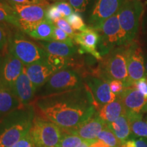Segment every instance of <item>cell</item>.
Instances as JSON below:
<instances>
[{
	"label": "cell",
	"mask_w": 147,
	"mask_h": 147,
	"mask_svg": "<svg viewBox=\"0 0 147 147\" xmlns=\"http://www.w3.org/2000/svg\"><path fill=\"white\" fill-rule=\"evenodd\" d=\"M2 61H3V60H1V59H0V69H1V64H2Z\"/></svg>",
	"instance_id": "cell-47"
},
{
	"label": "cell",
	"mask_w": 147,
	"mask_h": 147,
	"mask_svg": "<svg viewBox=\"0 0 147 147\" xmlns=\"http://www.w3.org/2000/svg\"><path fill=\"white\" fill-rule=\"evenodd\" d=\"M97 139L105 142L110 147H121L122 143L110 129L108 125L99 134Z\"/></svg>",
	"instance_id": "cell-27"
},
{
	"label": "cell",
	"mask_w": 147,
	"mask_h": 147,
	"mask_svg": "<svg viewBox=\"0 0 147 147\" xmlns=\"http://www.w3.org/2000/svg\"><path fill=\"white\" fill-rule=\"evenodd\" d=\"M125 113L126 112L122 102L119 97L117 96L115 101L102 106L98 110L97 115L106 124L109 125Z\"/></svg>",
	"instance_id": "cell-21"
},
{
	"label": "cell",
	"mask_w": 147,
	"mask_h": 147,
	"mask_svg": "<svg viewBox=\"0 0 147 147\" xmlns=\"http://www.w3.org/2000/svg\"><path fill=\"white\" fill-rule=\"evenodd\" d=\"M127 45L117 47L103 57L101 63L96 68L95 77L108 82L119 80L123 82L125 88L131 87L127 65Z\"/></svg>",
	"instance_id": "cell-3"
},
{
	"label": "cell",
	"mask_w": 147,
	"mask_h": 147,
	"mask_svg": "<svg viewBox=\"0 0 147 147\" xmlns=\"http://www.w3.org/2000/svg\"><path fill=\"white\" fill-rule=\"evenodd\" d=\"M8 46V53L18 58L25 65L47 61L49 55L40 46L19 34L9 38Z\"/></svg>",
	"instance_id": "cell-5"
},
{
	"label": "cell",
	"mask_w": 147,
	"mask_h": 147,
	"mask_svg": "<svg viewBox=\"0 0 147 147\" xmlns=\"http://www.w3.org/2000/svg\"><path fill=\"white\" fill-rule=\"evenodd\" d=\"M96 140H84V142L82 143V144L78 147H89L90 145L93 142H95Z\"/></svg>",
	"instance_id": "cell-43"
},
{
	"label": "cell",
	"mask_w": 147,
	"mask_h": 147,
	"mask_svg": "<svg viewBox=\"0 0 147 147\" xmlns=\"http://www.w3.org/2000/svg\"><path fill=\"white\" fill-rule=\"evenodd\" d=\"M90 0H69V4L72 7L74 12L82 13L87 10Z\"/></svg>",
	"instance_id": "cell-32"
},
{
	"label": "cell",
	"mask_w": 147,
	"mask_h": 147,
	"mask_svg": "<svg viewBox=\"0 0 147 147\" xmlns=\"http://www.w3.org/2000/svg\"><path fill=\"white\" fill-rule=\"evenodd\" d=\"M55 5L59 11L63 16V18H66L69 15H71L74 11L72 7L69 4V3L67 2V1H57L55 2Z\"/></svg>",
	"instance_id": "cell-34"
},
{
	"label": "cell",
	"mask_w": 147,
	"mask_h": 147,
	"mask_svg": "<svg viewBox=\"0 0 147 147\" xmlns=\"http://www.w3.org/2000/svg\"><path fill=\"white\" fill-rule=\"evenodd\" d=\"M96 30L100 35L97 49L102 57L115 48L129 45L126 35L119 23L118 14L106 20Z\"/></svg>",
	"instance_id": "cell-4"
},
{
	"label": "cell",
	"mask_w": 147,
	"mask_h": 147,
	"mask_svg": "<svg viewBox=\"0 0 147 147\" xmlns=\"http://www.w3.org/2000/svg\"><path fill=\"white\" fill-rule=\"evenodd\" d=\"M146 121H147V117H146Z\"/></svg>",
	"instance_id": "cell-49"
},
{
	"label": "cell",
	"mask_w": 147,
	"mask_h": 147,
	"mask_svg": "<svg viewBox=\"0 0 147 147\" xmlns=\"http://www.w3.org/2000/svg\"><path fill=\"white\" fill-rule=\"evenodd\" d=\"M12 147H35L29 132Z\"/></svg>",
	"instance_id": "cell-37"
},
{
	"label": "cell",
	"mask_w": 147,
	"mask_h": 147,
	"mask_svg": "<svg viewBox=\"0 0 147 147\" xmlns=\"http://www.w3.org/2000/svg\"><path fill=\"white\" fill-rule=\"evenodd\" d=\"M8 40L9 38L6 31L1 25H0V51L2 50L8 45Z\"/></svg>",
	"instance_id": "cell-38"
},
{
	"label": "cell",
	"mask_w": 147,
	"mask_h": 147,
	"mask_svg": "<svg viewBox=\"0 0 147 147\" xmlns=\"http://www.w3.org/2000/svg\"><path fill=\"white\" fill-rule=\"evenodd\" d=\"M34 113L32 104H29L8 114L0 128V147H12L27 135L32 127Z\"/></svg>",
	"instance_id": "cell-2"
},
{
	"label": "cell",
	"mask_w": 147,
	"mask_h": 147,
	"mask_svg": "<svg viewBox=\"0 0 147 147\" xmlns=\"http://www.w3.org/2000/svg\"><path fill=\"white\" fill-rule=\"evenodd\" d=\"M12 89L22 106L25 107L31 104L30 103L34 100L37 91L27 76L25 65L21 75L12 85Z\"/></svg>",
	"instance_id": "cell-18"
},
{
	"label": "cell",
	"mask_w": 147,
	"mask_h": 147,
	"mask_svg": "<svg viewBox=\"0 0 147 147\" xmlns=\"http://www.w3.org/2000/svg\"><path fill=\"white\" fill-rule=\"evenodd\" d=\"M37 1H38L40 3H41V4H43V5H49V3H48V1L47 0H36Z\"/></svg>",
	"instance_id": "cell-45"
},
{
	"label": "cell",
	"mask_w": 147,
	"mask_h": 147,
	"mask_svg": "<svg viewBox=\"0 0 147 147\" xmlns=\"http://www.w3.org/2000/svg\"><path fill=\"white\" fill-rule=\"evenodd\" d=\"M131 87L140 92L147 98V77L143 78L139 80L138 81L134 82Z\"/></svg>",
	"instance_id": "cell-36"
},
{
	"label": "cell",
	"mask_w": 147,
	"mask_h": 147,
	"mask_svg": "<svg viewBox=\"0 0 147 147\" xmlns=\"http://www.w3.org/2000/svg\"><path fill=\"white\" fill-rule=\"evenodd\" d=\"M47 62L57 71L64 68H68L70 66L74 65L75 64L72 57H63L51 54L49 55V57L47 58Z\"/></svg>",
	"instance_id": "cell-26"
},
{
	"label": "cell",
	"mask_w": 147,
	"mask_h": 147,
	"mask_svg": "<svg viewBox=\"0 0 147 147\" xmlns=\"http://www.w3.org/2000/svg\"><path fill=\"white\" fill-rule=\"evenodd\" d=\"M83 142L84 140L78 136L62 130V136L57 147H78Z\"/></svg>",
	"instance_id": "cell-28"
},
{
	"label": "cell",
	"mask_w": 147,
	"mask_h": 147,
	"mask_svg": "<svg viewBox=\"0 0 147 147\" xmlns=\"http://www.w3.org/2000/svg\"><path fill=\"white\" fill-rule=\"evenodd\" d=\"M143 12L144 6L140 0H125L117 13L121 27L129 44L136 36Z\"/></svg>",
	"instance_id": "cell-8"
},
{
	"label": "cell",
	"mask_w": 147,
	"mask_h": 147,
	"mask_svg": "<svg viewBox=\"0 0 147 147\" xmlns=\"http://www.w3.org/2000/svg\"><path fill=\"white\" fill-rule=\"evenodd\" d=\"M29 134L35 147H57L62 130L51 121L35 117Z\"/></svg>",
	"instance_id": "cell-6"
},
{
	"label": "cell",
	"mask_w": 147,
	"mask_h": 147,
	"mask_svg": "<svg viewBox=\"0 0 147 147\" xmlns=\"http://www.w3.org/2000/svg\"><path fill=\"white\" fill-rule=\"evenodd\" d=\"M3 0H0V1H2V2H3Z\"/></svg>",
	"instance_id": "cell-48"
},
{
	"label": "cell",
	"mask_w": 147,
	"mask_h": 147,
	"mask_svg": "<svg viewBox=\"0 0 147 147\" xmlns=\"http://www.w3.org/2000/svg\"><path fill=\"white\" fill-rule=\"evenodd\" d=\"M121 147H136L135 141L133 140H129L123 144H122Z\"/></svg>",
	"instance_id": "cell-42"
},
{
	"label": "cell",
	"mask_w": 147,
	"mask_h": 147,
	"mask_svg": "<svg viewBox=\"0 0 147 147\" xmlns=\"http://www.w3.org/2000/svg\"><path fill=\"white\" fill-rule=\"evenodd\" d=\"M108 126L122 144L127 141L131 131L129 121L126 113L119 117L112 123L108 125Z\"/></svg>",
	"instance_id": "cell-23"
},
{
	"label": "cell",
	"mask_w": 147,
	"mask_h": 147,
	"mask_svg": "<svg viewBox=\"0 0 147 147\" xmlns=\"http://www.w3.org/2000/svg\"><path fill=\"white\" fill-rule=\"evenodd\" d=\"M7 1H8V3H9V4H18V5L41 4V3H40L38 1H37L36 0H7Z\"/></svg>",
	"instance_id": "cell-39"
},
{
	"label": "cell",
	"mask_w": 147,
	"mask_h": 147,
	"mask_svg": "<svg viewBox=\"0 0 147 147\" xmlns=\"http://www.w3.org/2000/svg\"><path fill=\"white\" fill-rule=\"evenodd\" d=\"M23 108L12 89L0 82V117Z\"/></svg>",
	"instance_id": "cell-19"
},
{
	"label": "cell",
	"mask_w": 147,
	"mask_h": 147,
	"mask_svg": "<svg viewBox=\"0 0 147 147\" xmlns=\"http://www.w3.org/2000/svg\"><path fill=\"white\" fill-rule=\"evenodd\" d=\"M64 18L67 21V23L74 31L80 32L87 29V27L84 23L83 18L81 14L78 12H74L71 15Z\"/></svg>",
	"instance_id": "cell-29"
},
{
	"label": "cell",
	"mask_w": 147,
	"mask_h": 147,
	"mask_svg": "<svg viewBox=\"0 0 147 147\" xmlns=\"http://www.w3.org/2000/svg\"><path fill=\"white\" fill-rule=\"evenodd\" d=\"M134 141H135L136 147H147V142L143 138L137 139Z\"/></svg>",
	"instance_id": "cell-41"
},
{
	"label": "cell",
	"mask_w": 147,
	"mask_h": 147,
	"mask_svg": "<svg viewBox=\"0 0 147 147\" xmlns=\"http://www.w3.org/2000/svg\"><path fill=\"white\" fill-rule=\"evenodd\" d=\"M89 147H110L108 145L104 142L103 141L97 139L95 142H93L92 144L90 145Z\"/></svg>",
	"instance_id": "cell-40"
},
{
	"label": "cell",
	"mask_w": 147,
	"mask_h": 147,
	"mask_svg": "<svg viewBox=\"0 0 147 147\" xmlns=\"http://www.w3.org/2000/svg\"><path fill=\"white\" fill-rule=\"evenodd\" d=\"M107 124L95 113L89 119L75 127L69 129H62L64 131L78 136L84 140H94L97 139L99 134Z\"/></svg>",
	"instance_id": "cell-14"
},
{
	"label": "cell",
	"mask_w": 147,
	"mask_h": 147,
	"mask_svg": "<svg viewBox=\"0 0 147 147\" xmlns=\"http://www.w3.org/2000/svg\"><path fill=\"white\" fill-rule=\"evenodd\" d=\"M82 77L75 69L64 68L55 71L42 87V95L60 93L84 87Z\"/></svg>",
	"instance_id": "cell-7"
},
{
	"label": "cell",
	"mask_w": 147,
	"mask_h": 147,
	"mask_svg": "<svg viewBox=\"0 0 147 147\" xmlns=\"http://www.w3.org/2000/svg\"><path fill=\"white\" fill-rule=\"evenodd\" d=\"M118 96L122 102L126 113L142 115L147 112V98L134 88H125Z\"/></svg>",
	"instance_id": "cell-15"
},
{
	"label": "cell",
	"mask_w": 147,
	"mask_h": 147,
	"mask_svg": "<svg viewBox=\"0 0 147 147\" xmlns=\"http://www.w3.org/2000/svg\"><path fill=\"white\" fill-rule=\"evenodd\" d=\"M110 88L111 91L113 92L114 94L118 96L122 93L125 89L123 82L119 80H113L109 82Z\"/></svg>",
	"instance_id": "cell-35"
},
{
	"label": "cell",
	"mask_w": 147,
	"mask_h": 147,
	"mask_svg": "<svg viewBox=\"0 0 147 147\" xmlns=\"http://www.w3.org/2000/svg\"><path fill=\"white\" fill-rule=\"evenodd\" d=\"M55 26H57L59 28H60L61 30H63V32H65L66 34H68L69 36L71 37V38L74 40V38L75 35H76V33H75L74 30L72 29L69 24L67 23V21H66L64 18H60L58 21H57L54 23Z\"/></svg>",
	"instance_id": "cell-33"
},
{
	"label": "cell",
	"mask_w": 147,
	"mask_h": 147,
	"mask_svg": "<svg viewBox=\"0 0 147 147\" xmlns=\"http://www.w3.org/2000/svg\"><path fill=\"white\" fill-rule=\"evenodd\" d=\"M37 44L51 55L71 58L77 54H79L78 47H76V46L74 47L69 46L63 42L53 40V41H38Z\"/></svg>",
	"instance_id": "cell-20"
},
{
	"label": "cell",
	"mask_w": 147,
	"mask_h": 147,
	"mask_svg": "<svg viewBox=\"0 0 147 147\" xmlns=\"http://www.w3.org/2000/svg\"><path fill=\"white\" fill-rule=\"evenodd\" d=\"M51 1H55V2H57V1H66V0H51Z\"/></svg>",
	"instance_id": "cell-46"
},
{
	"label": "cell",
	"mask_w": 147,
	"mask_h": 147,
	"mask_svg": "<svg viewBox=\"0 0 147 147\" xmlns=\"http://www.w3.org/2000/svg\"><path fill=\"white\" fill-rule=\"evenodd\" d=\"M25 69L36 91L43 87L51 75L57 71L54 67L48 63L47 61H38L25 65Z\"/></svg>",
	"instance_id": "cell-17"
},
{
	"label": "cell",
	"mask_w": 147,
	"mask_h": 147,
	"mask_svg": "<svg viewBox=\"0 0 147 147\" xmlns=\"http://www.w3.org/2000/svg\"><path fill=\"white\" fill-rule=\"evenodd\" d=\"M74 41L78 46L79 54L87 53L97 60L102 59V55L97 49L100 42V35L96 29L87 27L85 30L76 33Z\"/></svg>",
	"instance_id": "cell-13"
},
{
	"label": "cell",
	"mask_w": 147,
	"mask_h": 147,
	"mask_svg": "<svg viewBox=\"0 0 147 147\" xmlns=\"http://www.w3.org/2000/svg\"><path fill=\"white\" fill-rule=\"evenodd\" d=\"M17 16L20 29L25 32L36 23L45 20L46 9L49 5L42 4H10Z\"/></svg>",
	"instance_id": "cell-11"
},
{
	"label": "cell",
	"mask_w": 147,
	"mask_h": 147,
	"mask_svg": "<svg viewBox=\"0 0 147 147\" xmlns=\"http://www.w3.org/2000/svg\"><path fill=\"white\" fill-rule=\"evenodd\" d=\"M144 67L145 71H146V75L147 77V53L144 54Z\"/></svg>",
	"instance_id": "cell-44"
},
{
	"label": "cell",
	"mask_w": 147,
	"mask_h": 147,
	"mask_svg": "<svg viewBox=\"0 0 147 147\" xmlns=\"http://www.w3.org/2000/svg\"><path fill=\"white\" fill-rule=\"evenodd\" d=\"M32 104L38 117L51 121L61 129L75 127L95 114L93 99L86 85L40 96Z\"/></svg>",
	"instance_id": "cell-1"
},
{
	"label": "cell",
	"mask_w": 147,
	"mask_h": 147,
	"mask_svg": "<svg viewBox=\"0 0 147 147\" xmlns=\"http://www.w3.org/2000/svg\"><path fill=\"white\" fill-rule=\"evenodd\" d=\"M0 22H5L20 29L17 16L14 9L8 3L0 1Z\"/></svg>",
	"instance_id": "cell-25"
},
{
	"label": "cell",
	"mask_w": 147,
	"mask_h": 147,
	"mask_svg": "<svg viewBox=\"0 0 147 147\" xmlns=\"http://www.w3.org/2000/svg\"><path fill=\"white\" fill-rule=\"evenodd\" d=\"M125 0H95L91 12L88 23L89 27L96 29L106 20L118 13Z\"/></svg>",
	"instance_id": "cell-9"
},
{
	"label": "cell",
	"mask_w": 147,
	"mask_h": 147,
	"mask_svg": "<svg viewBox=\"0 0 147 147\" xmlns=\"http://www.w3.org/2000/svg\"><path fill=\"white\" fill-rule=\"evenodd\" d=\"M85 85L91 93L93 105L98 110L102 106L115 101L117 95L111 91L109 83L97 77L88 76L85 78Z\"/></svg>",
	"instance_id": "cell-12"
},
{
	"label": "cell",
	"mask_w": 147,
	"mask_h": 147,
	"mask_svg": "<svg viewBox=\"0 0 147 147\" xmlns=\"http://www.w3.org/2000/svg\"><path fill=\"white\" fill-rule=\"evenodd\" d=\"M24 64L8 53L3 59L0 69V82L12 89V85L23 71Z\"/></svg>",
	"instance_id": "cell-16"
},
{
	"label": "cell",
	"mask_w": 147,
	"mask_h": 147,
	"mask_svg": "<svg viewBox=\"0 0 147 147\" xmlns=\"http://www.w3.org/2000/svg\"><path fill=\"white\" fill-rule=\"evenodd\" d=\"M146 3H147V1H146Z\"/></svg>",
	"instance_id": "cell-50"
},
{
	"label": "cell",
	"mask_w": 147,
	"mask_h": 147,
	"mask_svg": "<svg viewBox=\"0 0 147 147\" xmlns=\"http://www.w3.org/2000/svg\"><path fill=\"white\" fill-rule=\"evenodd\" d=\"M132 133L137 136L147 138V121L142 119V115L126 113Z\"/></svg>",
	"instance_id": "cell-24"
},
{
	"label": "cell",
	"mask_w": 147,
	"mask_h": 147,
	"mask_svg": "<svg viewBox=\"0 0 147 147\" xmlns=\"http://www.w3.org/2000/svg\"><path fill=\"white\" fill-rule=\"evenodd\" d=\"M62 18H63V16H62V14L59 11L55 3L49 5L46 9L45 20H47V21L55 23L57 21Z\"/></svg>",
	"instance_id": "cell-31"
},
{
	"label": "cell",
	"mask_w": 147,
	"mask_h": 147,
	"mask_svg": "<svg viewBox=\"0 0 147 147\" xmlns=\"http://www.w3.org/2000/svg\"><path fill=\"white\" fill-rule=\"evenodd\" d=\"M55 24L44 20L30 27L25 33L38 41H53Z\"/></svg>",
	"instance_id": "cell-22"
},
{
	"label": "cell",
	"mask_w": 147,
	"mask_h": 147,
	"mask_svg": "<svg viewBox=\"0 0 147 147\" xmlns=\"http://www.w3.org/2000/svg\"><path fill=\"white\" fill-rule=\"evenodd\" d=\"M127 65L131 87L134 82L146 77L144 67V54L138 41L134 40L127 46Z\"/></svg>",
	"instance_id": "cell-10"
},
{
	"label": "cell",
	"mask_w": 147,
	"mask_h": 147,
	"mask_svg": "<svg viewBox=\"0 0 147 147\" xmlns=\"http://www.w3.org/2000/svg\"><path fill=\"white\" fill-rule=\"evenodd\" d=\"M53 40L59 42H63V43L67 44L69 46H75V42L74 40L67 34L65 32L61 30L60 28H59L57 26L55 27L54 32L53 35Z\"/></svg>",
	"instance_id": "cell-30"
}]
</instances>
